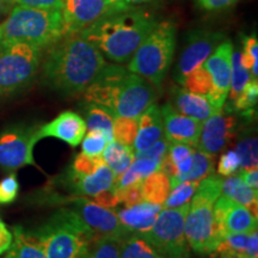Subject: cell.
<instances>
[{"instance_id":"4316f807","label":"cell","mask_w":258,"mask_h":258,"mask_svg":"<svg viewBox=\"0 0 258 258\" xmlns=\"http://www.w3.org/2000/svg\"><path fill=\"white\" fill-rule=\"evenodd\" d=\"M103 159L115 176L121 175L135 159L133 148L112 140L103 151Z\"/></svg>"},{"instance_id":"7dc6e473","label":"cell","mask_w":258,"mask_h":258,"mask_svg":"<svg viewBox=\"0 0 258 258\" xmlns=\"http://www.w3.org/2000/svg\"><path fill=\"white\" fill-rule=\"evenodd\" d=\"M93 198H95L93 201L96 203H98L99 206H102V207L108 208V209L114 208L118 205V203H120V200H118L117 195H116V191L112 188L97 194V195L93 196Z\"/></svg>"},{"instance_id":"4fadbf2b","label":"cell","mask_w":258,"mask_h":258,"mask_svg":"<svg viewBox=\"0 0 258 258\" xmlns=\"http://www.w3.org/2000/svg\"><path fill=\"white\" fill-rule=\"evenodd\" d=\"M232 53L233 44L230 41H222L211 56L203 62V66L211 73L213 89L207 96L209 103L217 111H222L231 84Z\"/></svg>"},{"instance_id":"680465c9","label":"cell","mask_w":258,"mask_h":258,"mask_svg":"<svg viewBox=\"0 0 258 258\" xmlns=\"http://www.w3.org/2000/svg\"><path fill=\"white\" fill-rule=\"evenodd\" d=\"M0 41H2V29H0Z\"/></svg>"},{"instance_id":"9f6ffc18","label":"cell","mask_w":258,"mask_h":258,"mask_svg":"<svg viewBox=\"0 0 258 258\" xmlns=\"http://www.w3.org/2000/svg\"><path fill=\"white\" fill-rule=\"evenodd\" d=\"M112 3H114L115 5H117L118 8H121V9H127V8H131V6H127V5H125L124 0H112Z\"/></svg>"},{"instance_id":"ab89813d","label":"cell","mask_w":258,"mask_h":258,"mask_svg":"<svg viewBox=\"0 0 258 258\" xmlns=\"http://www.w3.org/2000/svg\"><path fill=\"white\" fill-rule=\"evenodd\" d=\"M83 153L90 157L102 156L103 151L108 144L105 134L99 129H92L83 138Z\"/></svg>"},{"instance_id":"2e32d148","label":"cell","mask_w":258,"mask_h":258,"mask_svg":"<svg viewBox=\"0 0 258 258\" xmlns=\"http://www.w3.org/2000/svg\"><path fill=\"white\" fill-rule=\"evenodd\" d=\"M235 125L237 120L234 116L224 115L222 111L211 115L203 121L196 148L211 157L217 156L234 137Z\"/></svg>"},{"instance_id":"c3c4849f","label":"cell","mask_w":258,"mask_h":258,"mask_svg":"<svg viewBox=\"0 0 258 258\" xmlns=\"http://www.w3.org/2000/svg\"><path fill=\"white\" fill-rule=\"evenodd\" d=\"M14 240V234L6 227V225L3 221H0V254L6 252L12 245Z\"/></svg>"},{"instance_id":"e0dca14e","label":"cell","mask_w":258,"mask_h":258,"mask_svg":"<svg viewBox=\"0 0 258 258\" xmlns=\"http://www.w3.org/2000/svg\"><path fill=\"white\" fill-rule=\"evenodd\" d=\"M160 114L163 118L164 135L170 141V144H186L192 147L198 146L202 122L182 115L171 105V103L163 105Z\"/></svg>"},{"instance_id":"f546056e","label":"cell","mask_w":258,"mask_h":258,"mask_svg":"<svg viewBox=\"0 0 258 258\" xmlns=\"http://www.w3.org/2000/svg\"><path fill=\"white\" fill-rule=\"evenodd\" d=\"M120 258H163L143 235L131 233L122 239Z\"/></svg>"},{"instance_id":"ac0fdd59","label":"cell","mask_w":258,"mask_h":258,"mask_svg":"<svg viewBox=\"0 0 258 258\" xmlns=\"http://www.w3.org/2000/svg\"><path fill=\"white\" fill-rule=\"evenodd\" d=\"M86 133V123L79 114L74 111H63L53 121L38 127V141L44 138H56L72 147L79 146Z\"/></svg>"},{"instance_id":"1f68e13d","label":"cell","mask_w":258,"mask_h":258,"mask_svg":"<svg viewBox=\"0 0 258 258\" xmlns=\"http://www.w3.org/2000/svg\"><path fill=\"white\" fill-rule=\"evenodd\" d=\"M249 70L245 69L241 63V54L239 50H233L232 53V72H231V84H230V95L231 103H233L237 97L240 95L246 83L250 80Z\"/></svg>"},{"instance_id":"d6a6232c","label":"cell","mask_w":258,"mask_h":258,"mask_svg":"<svg viewBox=\"0 0 258 258\" xmlns=\"http://www.w3.org/2000/svg\"><path fill=\"white\" fill-rule=\"evenodd\" d=\"M238 157L241 169H254L258 165V138L256 134L245 135L237 144Z\"/></svg>"},{"instance_id":"8992f818","label":"cell","mask_w":258,"mask_h":258,"mask_svg":"<svg viewBox=\"0 0 258 258\" xmlns=\"http://www.w3.org/2000/svg\"><path fill=\"white\" fill-rule=\"evenodd\" d=\"M176 49V25L172 22L157 23L135 50L128 71L159 88L165 79Z\"/></svg>"},{"instance_id":"8fae6325","label":"cell","mask_w":258,"mask_h":258,"mask_svg":"<svg viewBox=\"0 0 258 258\" xmlns=\"http://www.w3.org/2000/svg\"><path fill=\"white\" fill-rule=\"evenodd\" d=\"M123 10L112 0H62L61 16L64 35L79 34L110 12Z\"/></svg>"},{"instance_id":"f907efd6","label":"cell","mask_w":258,"mask_h":258,"mask_svg":"<svg viewBox=\"0 0 258 258\" xmlns=\"http://www.w3.org/2000/svg\"><path fill=\"white\" fill-rule=\"evenodd\" d=\"M234 0H198V3L208 11H218L230 6Z\"/></svg>"},{"instance_id":"7402d4cb","label":"cell","mask_w":258,"mask_h":258,"mask_svg":"<svg viewBox=\"0 0 258 258\" xmlns=\"http://www.w3.org/2000/svg\"><path fill=\"white\" fill-rule=\"evenodd\" d=\"M115 175L108 165L103 164L92 175L82 177L74 182H64V185L71 188L73 195L95 196L97 194L110 189L114 184Z\"/></svg>"},{"instance_id":"7a4b0ae2","label":"cell","mask_w":258,"mask_h":258,"mask_svg":"<svg viewBox=\"0 0 258 258\" xmlns=\"http://www.w3.org/2000/svg\"><path fill=\"white\" fill-rule=\"evenodd\" d=\"M156 24L150 12L131 6L105 15L79 34L108 59L124 63L132 59Z\"/></svg>"},{"instance_id":"91938a15","label":"cell","mask_w":258,"mask_h":258,"mask_svg":"<svg viewBox=\"0 0 258 258\" xmlns=\"http://www.w3.org/2000/svg\"><path fill=\"white\" fill-rule=\"evenodd\" d=\"M0 221H2V219H0Z\"/></svg>"},{"instance_id":"ba28073f","label":"cell","mask_w":258,"mask_h":258,"mask_svg":"<svg viewBox=\"0 0 258 258\" xmlns=\"http://www.w3.org/2000/svg\"><path fill=\"white\" fill-rule=\"evenodd\" d=\"M189 205L161 209L151 230L140 234L163 258H189L190 247L184 234Z\"/></svg>"},{"instance_id":"ffe728a7","label":"cell","mask_w":258,"mask_h":258,"mask_svg":"<svg viewBox=\"0 0 258 258\" xmlns=\"http://www.w3.org/2000/svg\"><path fill=\"white\" fill-rule=\"evenodd\" d=\"M161 209V205L144 201L121 209L117 217L129 233L143 234L151 230Z\"/></svg>"},{"instance_id":"277c9868","label":"cell","mask_w":258,"mask_h":258,"mask_svg":"<svg viewBox=\"0 0 258 258\" xmlns=\"http://www.w3.org/2000/svg\"><path fill=\"white\" fill-rule=\"evenodd\" d=\"M222 178L209 175L200 180L184 220V234L190 249L200 256L214 252L222 238L214 221L213 207L220 198Z\"/></svg>"},{"instance_id":"603a6c76","label":"cell","mask_w":258,"mask_h":258,"mask_svg":"<svg viewBox=\"0 0 258 258\" xmlns=\"http://www.w3.org/2000/svg\"><path fill=\"white\" fill-rule=\"evenodd\" d=\"M221 191L224 196L228 198L238 205L244 206L257 217L258 206V191L245 184L239 176H227V178L222 179Z\"/></svg>"},{"instance_id":"94428289","label":"cell","mask_w":258,"mask_h":258,"mask_svg":"<svg viewBox=\"0 0 258 258\" xmlns=\"http://www.w3.org/2000/svg\"><path fill=\"white\" fill-rule=\"evenodd\" d=\"M234 2H235V0H234Z\"/></svg>"},{"instance_id":"ee69618b","label":"cell","mask_w":258,"mask_h":258,"mask_svg":"<svg viewBox=\"0 0 258 258\" xmlns=\"http://www.w3.org/2000/svg\"><path fill=\"white\" fill-rule=\"evenodd\" d=\"M170 145V141L167 140L165 135H164V137H161L159 140L156 141L152 146L148 147L146 151L135 154V158H151V159H156L158 161H160L165 154L169 153Z\"/></svg>"},{"instance_id":"7bdbcfd3","label":"cell","mask_w":258,"mask_h":258,"mask_svg":"<svg viewBox=\"0 0 258 258\" xmlns=\"http://www.w3.org/2000/svg\"><path fill=\"white\" fill-rule=\"evenodd\" d=\"M240 166V159L235 151H228L222 154L218 164V173L220 176H231Z\"/></svg>"},{"instance_id":"d590c367","label":"cell","mask_w":258,"mask_h":258,"mask_svg":"<svg viewBox=\"0 0 258 258\" xmlns=\"http://www.w3.org/2000/svg\"><path fill=\"white\" fill-rule=\"evenodd\" d=\"M199 183L200 182H188V180H185V182H180L175 188L171 189L165 202H164L165 208H177L183 205H186V203H190V200L195 194Z\"/></svg>"},{"instance_id":"6da1fadb","label":"cell","mask_w":258,"mask_h":258,"mask_svg":"<svg viewBox=\"0 0 258 258\" xmlns=\"http://www.w3.org/2000/svg\"><path fill=\"white\" fill-rule=\"evenodd\" d=\"M48 48L43 80L64 96L85 91L106 64L101 51L80 34L64 35Z\"/></svg>"},{"instance_id":"74e56055","label":"cell","mask_w":258,"mask_h":258,"mask_svg":"<svg viewBox=\"0 0 258 258\" xmlns=\"http://www.w3.org/2000/svg\"><path fill=\"white\" fill-rule=\"evenodd\" d=\"M103 164H105V161L102 156L90 157L86 156L85 153L80 152L78 156H76V158H74L73 163L71 164L70 170L74 176L78 177V178H82V177L92 175Z\"/></svg>"},{"instance_id":"44dd1931","label":"cell","mask_w":258,"mask_h":258,"mask_svg":"<svg viewBox=\"0 0 258 258\" xmlns=\"http://www.w3.org/2000/svg\"><path fill=\"white\" fill-rule=\"evenodd\" d=\"M171 105L182 115L200 122H203L211 115L219 112L213 108L206 96L196 95L179 88H173L171 91Z\"/></svg>"},{"instance_id":"f6af8a7d","label":"cell","mask_w":258,"mask_h":258,"mask_svg":"<svg viewBox=\"0 0 258 258\" xmlns=\"http://www.w3.org/2000/svg\"><path fill=\"white\" fill-rule=\"evenodd\" d=\"M195 150L196 147H192L186 144H171L169 148V156L172 159L173 164L177 166L183 160L191 156Z\"/></svg>"},{"instance_id":"5b68a950","label":"cell","mask_w":258,"mask_h":258,"mask_svg":"<svg viewBox=\"0 0 258 258\" xmlns=\"http://www.w3.org/2000/svg\"><path fill=\"white\" fill-rule=\"evenodd\" d=\"M3 42H24L48 48L64 36L61 11L16 5L2 24Z\"/></svg>"},{"instance_id":"f5cc1de1","label":"cell","mask_w":258,"mask_h":258,"mask_svg":"<svg viewBox=\"0 0 258 258\" xmlns=\"http://www.w3.org/2000/svg\"><path fill=\"white\" fill-rule=\"evenodd\" d=\"M159 171L160 172L165 173V175L171 178V177H175L177 175V167L173 164L172 159H171L169 153L164 156L163 159L160 160L159 164Z\"/></svg>"},{"instance_id":"cb8c5ba5","label":"cell","mask_w":258,"mask_h":258,"mask_svg":"<svg viewBox=\"0 0 258 258\" xmlns=\"http://www.w3.org/2000/svg\"><path fill=\"white\" fill-rule=\"evenodd\" d=\"M159 164L160 161L151 159V158H135L123 173L115 176L114 184L111 188L116 190L133 184V183L141 182L151 173L159 171Z\"/></svg>"},{"instance_id":"484cf974","label":"cell","mask_w":258,"mask_h":258,"mask_svg":"<svg viewBox=\"0 0 258 258\" xmlns=\"http://www.w3.org/2000/svg\"><path fill=\"white\" fill-rule=\"evenodd\" d=\"M213 169H214V161L213 157L208 156L207 153H203L201 151H194L191 154V165L188 172L184 175L175 176L170 178L171 189L175 188L180 182H200V180L206 178V177L212 175Z\"/></svg>"},{"instance_id":"9c48e42d","label":"cell","mask_w":258,"mask_h":258,"mask_svg":"<svg viewBox=\"0 0 258 258\" xmlns=\"http://www.w3.org/2000/svg\"><path fill=\"white\" fill-rule=\"evenodd\" d=\"M36 124H14L0 133V167L16 171L27 165L35 166L34 147L37 144Z\"/></svg>"},{"instance_id":"3957f363","label":"cell","mask_w":258,"mask_h":258,"mask_svg":"<svg viewBox=\"0 0 258 258\" xmlns=\"http://www.w3.org/2000/svg\"><path fill=\"white\" fill-rule=\"evenodd\" d=\"M29 233L47 258H89L90 246L101 238L71 209H60Z\"/></svg>"},{"instance_id":"d6986e66","label":"cell","mask_w":258,"mask_h":258,"mask_svg":"<svg viewBox=\"0 0 258 258\" xmlns=\"http://www.w3.org/2000/svg\"><path fill=\"white\" fill-rule=\"evenodd\" d=\"M161 137H164V125L160 109L152 104L138 118V133L132 146L134 156L146 151Z\"/></svg>"},{"instance_id":"6125c7cd","label":"cell","mask_w":258,"mask_h":258,"mask_svg":"<svg viewBox=\"0 0 258 258\" xmlns=\"http://www.w3.org/2000/svg\"><path fill=\"white\" fill-rule=\"evenodd\" d=\"M211 258H212V257H211Z\"/></svg>"},{"instance_id":"60d3db41","label":"cell","mask_w":258,"mask_h":258,"mask_svg":"<svg viewBox=\"0 0 258 258\" xmlns=\"http://www.w3.org/2000/svg\"><path fill=\"white\" fill-rule=\"evenodd\" d=\"M115 191L118 200H120V203H124L127 207L145 201L143 192V180L141 182L133 183L131 185L123 186V188L116 189Z\"/></svg>"},{"instance_id":"f35d334b","label":"cell","mask_w":258,"mask_h":258,"mask_svg":"<svg viewBox=\"0 0 258 258\" xmlns=\"http://www.w3.org/2000/svg\"><path fill=\"white\" fill-rule=\"evenodd\" d=\"M122 239L116 237H101L95 243L89 258H120Z\"/></svg>"},{"instance_id":"bcb514c9","label":"cell","mask_w":258,"mask_h":258,"mask_svg":"<svg viewBox=\"0 0 258 258\" xmlns=\"http://www.w3.org/2000/svg\"><path fill=\"white\" fill-rule=\"evenodd\" d=\"M14 3L15 5L41 10H55V11H60L62 6V0H14Z\"/></svg>"},{"instance_id":"681fc988","label":"cell","mask_w":258,"mask_h":258,"mask_svg":"<svg viewBox=\"0 0 258 258\" xmlns=\"http://www.w3.org/2000/svg\"><path fill=\"white\" fill-rule=\"evenodd\" d=\"M238 176L243 179V182L245 183V184H247L253 189L258 188L257 167H254V169H241L239 172H238Z\"/></svg>"},{"instance_id":"83f0119b","label":"cell","mask_w":258,"mask_h":258,"mask_svg":"<svg viewBox=\"0 0 258 258\" xmlns=\"http://www.w3.org/2000/svg\"><path fill=\"white\" fill-rule=\"evenodd\" d=\"M12 234L14 240L10 249L14 253V258H47L41 245L23 227L15 226Z\"/></svg>"},{"instance_id":"6f0895ef","label":"cell","mask_w":258,"mask_h":258,"mask_svg":"<svg viewBox=\"0 0 258 258\" xmlns=\"http://www.w3.org/2000/svg\"><path fill=\"white\" fill-rule=\"evenodd\" d=\"M3 258H14V253H12V251H11V249H9L8 251H6L5 256H4V257H3Z\"/></svg>"},{"instance_id":"836d02e7","label":"cell","mask_w":258,"mask_h":258,"mask_svg":"<svg viewBox=\"0 0 258 258\" xmlns=\"http://www.w3.org/2000/svg\"><path fill=\"white\" fill-rule=\"evenodd\" d=\"M258 98V82L257 79L250 78L246 83L243 91L237 97V99L232 103L233 110L241 112V115L251 117L253 115V108L257 104Z\"/></svg>"},{"instance_id":"9a60e30c","label":"cell","mask_w":258,"mask_h":258,"mask_svg":"<svg viewBox=\"0 0 258 258\" xmlns=\"http://www.w3.org/2000/svg\"><path fill=\"white\" fill-rule=\"evenodd\" d=\"M215 227L220 237L235 233H250L257 230V217L244 206L238 205L226 196H220L214 203Z\"/></svg>"},{"instance_id":"11a10c76","label":"cell","mask_w":258,"mask_h":258,"mask_svg":"<svg viewBox=\"0 0 258 258\" xmlns=\"http://www.w3.org/2000/svg\"><path fill=\"white\" fill-rule=\"evenodd\" d=\"M150 2V0H124L125 5L127 6H133L135 4H141V3H146Z\"/></svg>"},{"instance_id":"816d5d0a","label":"cell","mask_w":258,"mask_h":258,"mask_svg":"<svg viewBox=\"0 0 258 258\" xmlns=\"http://www.w3.org/2000/svg\"><path fill=\"white\" fill-rule=\"evenodd\" d=\"M246 258H258V233L254 230L249 233L246 243Z\"/></svg>"},{"instance_id":"7c38bea8","label":"cell","mask_w":258,"mask_h":258,"mask_svg":"<svg viewBox=\"0 0 258 258\" xmlns=\"http://www.w3.org/2000/svg\"><path fill=\"white\" fill-rule=\"evenodd\" d=\"M224 40L225 35L222 32L205 30V29L195 30L189 34L184 49L180 54L173 72L176 82L182 85L186 74L196 67L201 66Z\"/></svg>"},{"instance_id":"8d00e7d4","label":"cell","mask_w":258,"mask_h":258,"mask_svg":"<svg viewBox=\"0 0 258 258\" xmlns=\"http://www.w3.org/2000/svg\"><path fill=\"white\" fill-rule=\"evenodd\" d=\"M241 54V63L245 69L249 70L250 77L257 79L258 76V41L256 34L251 36H243V51Z\"/></svg>"},{"instance_id":"db71d44e","label":"cell","mask_w":258,"mask_h":258,"mask_svg":"<svg viewBox=\"0 0 258 258\" xmlns=\"http://www.w3.org/2000/svg\"><path fill=\"white\" fill-rule=\"evenodd\" d=\"M14 6V0H0V19L8 16Z\"/></svg>"},{"instance_id":"f1b7e54d","label":"cell","mask_w":258,"mask_h":258,"mask_svg":"<svg viewBox=\"0 0 258 258\" xmlns=\"http://www.w3.org/2000/svg\"><path fill=\"white\" fill-rule=\"evenodd\" d=\"M171 191L170 178L165 173L156 171L143 180V192L145 201L157 205H164Z\"/></svg>"},{"instance_id":"e575fe53","label":"cell","mask_w":258,"mask_h":258,"mask_svg":"<svg viewBox=\"0 0 258 258\" xmlns=\"http://www.w3.org/2000/svg\"><path fill=\"white\" fill-rule=\"evenodd\" d=\"M114 140L132 147L138 133V118L131 117H115L112 123Z\"/></svg>"},{"instance_id":"52a82bcc","label":"cell","mask_w":258,"mask_h":258,"mask_svg":"<svg viewBox=\"0 0 258 258\" xmlns=\"http://www.w3.org/2000/svg\"><path fill=\"white\" fill-rule=\"evenodd\" d=\"M42 49L24 42L0 41V98L24 91L40 69Z\"/></svg>"},{"instance_id":"30bf717a","label":"cell","mask_w":258,"mask_h":258,"mask_svg":"<svg viewBox=\"0 0 258 258\" xmlns=\"http://www.w3.org/2000/svg\"><path fill=\"white\" fill-rule=\"evenodd\" d=\"M156 99L157 92L152 84L138 74L128 72L116 97L112 115L114 117L139 118Z\"/></svg>"},{"instance_id":"4dcf8cb0","label":"cell","mask_w":258,"mask_h":258,"mask_svg":"<svg viewBox=\"0 0 258 258\" xmlns=\"http://www.w3.org/2000/svg\"><path fill=\"white\" fill-rule=\"evenodd\" d=\"M182 85L189 92L207 97L213 89L211 73L208 72V70L202 63L201 66L196 67L195 70L186 74L184 79H183Z\"/></svg>"},{"instance_id":"b9f144b4","label":"cell","mask_w":258,"mask_h":258,"mask_svg":"<svg viewBox=\"0 0 258 258\" xmlns=\"http://www.w3.org/2000/svg\"><path fill=\"white\" fill-rule=\"evenodd\" d=\"M19 191V183L17 175L12 171L8 177L0 180V205H9L17 199Z\"/></svg>"},{"instance_id":"5bb4252c","label":"cell","mask_w":258,"mask_h":258,"mask_svg":"<svg viewBox=\"0 0 258 258\" xmlns=\"http://www.w3.org/2000/svg\"><path fill=\"white\" fill-rule=\"evenodd\" d=\"M77 214L99 237H116L123 239L131 234L121 224L117 214L111 209L104 208L91 200L80 198L72 200Z\"/></svg>"},{"instance_id":"d4e9b609","label":"cell","mask_w":258,"mask_h":258,"mask_svg":"<svg viewBox=\"0 0 258 258\" xmlns=\"http://www.w3.org/2000/svg\"><path fill=\"white\" fill-rule=\"evenodd\" d=\"M84 116H85L86 128L89 131L92 129H99L105 134L108 144L114 140V133H112V123H114V116L108 110L102 108L101 105L95 104L91 102H84L82 105Z\"/></svg>"}]
</instances>
